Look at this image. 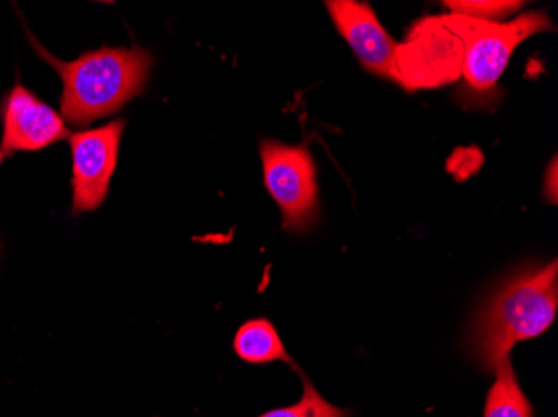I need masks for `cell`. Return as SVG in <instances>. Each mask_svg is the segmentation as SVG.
<instances>
[{
	"mask_svg": "<svg viewBox=\"0 0 558 417\" xmlns=\"http://www.w3.org/2000/svg\"><path fill=\"white\" fill-rule=\"evenodd\" d=\"M557 309V260L507 279L480 306L470 326L476 363L487 372L497 371L515 344L541 338L551 328Z\"/></svg>",
	"mask_w": 558,
	"mask_h": 417,
	"instance_id": "1",
	"label": "cell"
},
{
	"mask_svg": "<svg viewBox=\"0 0 558 417\" xmlns=\"http://www.w3.org/2000/svg\"><path fill=\"white\" fill-rule=\"evenodd\" d=\"M27 36L37 56L61 75V115L74 127H87L97 119L116 114L141 96L155 64L149 50L140 46L100 47L64 62L40 46L33 34Z\"/></svg>",
	"mask_w": 558,
	"mask_h": 417,
	"instance_id": "2",
	"label": "cell"
},
{
	"mask_svg": "<svg viewBox=\"0 0 558 417\" xmlns=\"http://www.w3.org/2000/svg\"><path fill=\"white\" fill-rule=\"evenodd\" d=\"M444 19L465 44L462 77L466 89L475 96L495 89L520 42L554 29L545 12H529L512 22L478 21L457 14Z\"/></svg>",
	"mask_w": 558,
	"mask_h": 417,
	"instance_id": "3",
	"label": "cell"
},
{
	"mask_svg": "<svg viewBox=\"0 0 558 417\" xmlns=\"http://www.w3.org/2000/svg\"><path fill=\"white\" fill-rule=\"evenodd\" d=\"M259 154L265 187L278 204L283 228L298 234L308 231L319 214L318 177L308 147L265 139Z\"/></svg>",
	"mask_w": 558,
	"mask_h": 417,
	"instance_id": "4",
	"label": "cell"
},
{
	"mask_svg": "<svg viewBox=\"0 0 558 417\" xmlns=\"http://www.w3.org/2000/svg\"><path fill=\"white\" fill-rule=\"evenodd\" d=\"M465 44L444 15L416 22L397 49V84L407 90L437 89L462 77Z\"/></svg>",
	"mask_w": 558,
	"mask_h": 417,
	"instance_id": "5",
	"label": "cell"
},
{
	"mask_svg": "<svg viewBox=\"0 0 558 417\" xmlns=\"http://www.w3.org/2000/svg\"><path fill=\"white\" fill-rule=\"evenodd\" d=\"M124 119H116L96 128L71 134L72 212L96 211L109 194L118 165L119 146L124 134Z\"/></svg>",
	"mask_w": 558,
	"mask_h": 417,
	"instance_id": "6",
	"label": "cell"
},
{
	"mask_svg": "<svg viewBox=\"0 0 558 417\" xmlns=\"http://www.w3.org/2000/svg\"><path fill=\"white\" fill-rule=\"evenodd\" d=\"M0 162L12 154L39 152L71 137L62 115L21 81L0 99Z\"/></svg>",
	"mask_w": 558,
	"mask_h": 417,
	"instance_id": "7",
	"label": "cell"
},
{
	"mask_svg": "<svg viewBox=\"0 0 558 417\" xmlns=\"http://www.w3.org/2000/svg\"><path fill=\"white\" fill-rule=\"evenodd\" d=\"M326 9L360 64L397 84L398 44L385 30L372 5L356 0H328Z\"/></svg>",
	"mask_w": 558,
	"mask_h": 417,
	"instance_id": "8",
	"label": "cell"
},
{
	"mask_svg": "<svg viewBox=\"0 0 558 417\" xmlns=\"http://www.w3.org/2000/svg\"><path fill=\"white\" fill-rule=\"evenodd\" d=\"M233 347L236 356L244 363H287L291 368L298 369L269 319L258 318L244 322L234 335Z\"/></svg>",
	"mask_w": 558,
	"mask_h": 417,
	"instance_id": "9",
	"label": "cell"
},
{
	"mask_svg": "<svg viewBox=\"0 0 558 417\" xmlns=\"http://www.w3.org/2000/svg\"><path fill=\"white\" fill-rule=\"evenodd\" d=\"M495 375L497 378L485 400L484 417H535L534 406L520 388L512 360H505Z\"/></svg>",
	"mask_w": 558,
	"mask_h": 417,
	"instance_id": "10",
	"label": "cell"
},
{
	"mask_svg": "<svg viewBox=\"0 0 558 417\" xmlns=\"http://www.w3.org/2000/svg\"><path fill=\"white\" fill-rule=\"evenodd\" d=\"M303 378V396L298 403L290 404V406L278 407V409L268 410L258 417H350L351 413L348 409L335 406L328 403L322 394L316 391L313 382L306 376L301 375Z\"/></svg>",
	"mask_w": 558,
	"mask_h": 417,
	"instance_id": "11",
	"label": "cell"
},
{
	"mask_svg": "<svg viewBox=\"0 0 558 417\" xmlns=\"http://www.w3.org/2000/svg\"><path fill=\"white\" fill-rule=\"evenodd\" d=\"M445 5L457 15H465L478 21L500 22V19L509 17L523 4L509 2V0H453V2H445Z\"/></svg>",
	"mask_w": 558,
	"mask_h": 417,
	"instance_id": "12",
	"label": "cell"
}]
</instances>
